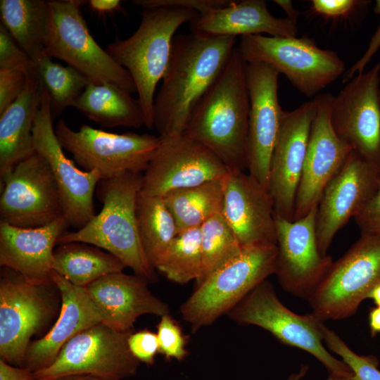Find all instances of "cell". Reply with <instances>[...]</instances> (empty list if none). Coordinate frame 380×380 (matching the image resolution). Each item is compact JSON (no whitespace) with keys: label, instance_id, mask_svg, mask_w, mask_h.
Masks as SVG:
<instances>
[{"label":"cell","instance_id":"obj_1","mask_svg":"<svg viewBox=\"0 0 380 380\" xmlns=\"http://www.w3.org/2000/svg\"><path fill=\"white\" fill-rule=\"evenodd\" d=\"M236 37L194 32L175 35L169 63L153 104L159 136L184 134L190 117L224 68Z\"/></svg>","mask_w":380,"mask_h":380},{"label":"cell","instance_id":"obj_2","mask_svg":"<svg viewBox=\"0 0 380 380\" xmlns=\"http://www.w3.org/2000/svg\"><path fill=\"white\" fill-rule=\"evenodd\" d=\"M246 65L236 45L222 73L194 110L183 134L211 151L230 172L248 168Z\"/></svg>","mask_w":380,"mask_h":380},{"label":"cell","instance_id":"obj_3","mask_svg":"<svg viewBox=\"0 0 380 380\" xmlns=\"http://www.w3.org/2000/svg\"><path fill=\"white\" fill-rule=\"evenodd\" d=\"M142 176L127 172L100 180L96 194L101 210L81 229L61 234L56 246L70 242L93 245L118 258L134 274L149 283L157 281L156 270L146 256L138 231L137 201Z\"/></svg>","mask_w":380,"mask_h":380},{"label":"cell","instance_id":"obj_4","mask_svg":"<svg viewBox=\"0 0 380 380\" xmlns=\"http://www.w3.org/2000/svg\"><path fill=\"white\" fill-rule=\"evenodd\" d=\"M200 14L177 7L144 8L137 30L129 37L115 39L106 51L129 73L144 116V126L153 127L156 89L167 70L177 29Z\"/></svg>","mask_w":380,"mask_h":380},{"label":"cell","instance_id":"obj_5","mask_svg":"<svg viewBox=\"0 0 380 380\" xmlns=\"http://www.w3.org/2000/svg\"><path fill=\"white\" fill-rule=\"evenodd\" d=\"M277 245L243 247L205 277L182 304V319L196 333L232 310L258 284L275 274Z\"/></svg>","mask_w":380,"mask_h":380},{"label":"cell","instance_id":"obj_6","mask_svg":"<svg viewBox=\"0 0 380 380\" xmlns=\"http://www.w3.org/2000/svg\"><path fill=\"white\" fill-rule=\"evenodd\" d=\"M51 281L37 284L1 267L0 278V356L22 367L31 338L58 317L61 300Z\"/></svg>","mask_w":380,"mask_h":380},{"label":"cell","instance_id":"obj_7","mask_svg":"<svg viewBox=\"0 0 380 380\" xmlns=\"http://www.w3.org/2000/svg\"><path fill=\"white\" fill-rule=\"evenodd\" d=\"M237 46L247 63L272 66L308 97L316 96L345 70L344 62L336 52L319 48L307 36H243Z\"/></svg>","mask_w":380,"mask_h":380},{"label":"cell","instance_id":"obj_8","mask_svg":"<svg viewBox=\"0 0 380 380\" xmlns=\"http://www.w3.org/2000/svg\"><path fill=\"white\" fill-rule=\"evenodd\" d=\"M227 315L239 324L259 327L281 343L306 351L317 358L329 374L353 373L343 360L326 348L321 328L324 322L312 313L298 315L286 308L267 279L248 293Z\"/></svg>","mask_w":380,"mask_h":380},{"label":"cell","instance_id":"obj_9","mask_svg":"<svg viewBox=\"0 0 380 380\" xmlns=\"http://www.w3.org/2000/svg\"><path fill=\"white\" fill-rule=\"evenodd\" d=\"M50 15L45 52L50 58L66 62L92 82L113 84L136 93L128 71L94 39L81 13L84 2L78 0L47 1Z\"/></svg>","mask_w":380,"mask_h":380},{"label":"cell","instance_id":"obj_10","mask_svg":"<svg viewBox=\"0 0 380 380\" xmlns=\"http://www.w3.org/2000/svg\"><path fill=\"white\" fill-rule=\"evenodd\" d=\"M380 283V236L361 234L308 299L320 322L353 315L369 293Z\"/></svg>","mask_w":380,"mask_h":380},{"label":"cell","instance_id":"obj_11","mask_svg":"<svg viewBox=\"0 0 380 380\" xmlns=\"http://www.w3.org/2000/svg\"><path fill=\"white\" fill-rule=\"evenodd\" d=\"M54 129L63 149L85 171H96L101 180L127 172L144 173L160 142L159 136L111 133L87 125L75 131L63 120Z\"/></svg>","mask_w":380,"mask_h":380},{"label":"cell","instance_id":"obj_12","mask_svg":"<svg viewBox=\"0 0 380 380\" xmlns=\"http://www.w3.org/2000/svg\"><path fill=\"white\" fill-rule=\"evenodd\" d=\"M131 331L114 330L103 323L70 339L48 367L34 373L37 379L88 375L99 380H125L135 376L140 362L131 353Z\"/></svg>","mask_w":380,"mask_h":380},{"label":"cell","instance_id":"obj_13","mask_svg":"<svg viewBox=\"0 0 380 380\" xmlns=\"http://www.w3.org/2000/svg\"><path fill=\"white\" fill-rule=\"evenodd\" d=\"M52 120L49 95L42 86V101L33 127L34 151L49 165L58 186L63 216L69 226L77 230L96 215L94 193L101 177L96 171L80 170L66 157Z\"/></svg>","mask_w":380,"mask_h":380},{"label":"cell","instance_id":"obj_14","mask_svg":"<svg viewBox=\"0 0 380 380\" xmlns=\"http://www.w3.org/2000/svg\"><path fill=\"white\" fill-rule=\"evenodd\" d=\"M1 186V222L30 229L64 217L51 170L36 152L18 163Z\"/></svg>","mask_w":380,"mask_h":380},{"label":"cell","instance_id":"obj_15","mask_svg":"<svg viewBox=\"0 0 380 380\" xmlns=\"http://www.w3.org/2000/svg\"><path fill=\"white\" fill-rule=\"evenodd\" d=\"M380 63L348 81L331 104L338 137L352 150L380 167Z\"/></svg>","mask_w":380,"mask_h":380},{"label":"cell","instance_id":"obj_16","mask_svg":"<svg viewBox=\"0 0 380 380\" xmlns=\"http://www.w3.org/2000/svg\"><path fill=\"white\" fill-rule=\"evenodd\" d=\"M159 137L160 144L143 173L141 194L163 197L175 190L220 179L229 172L211 151L186 136Z\"/></svg>","mask_w":380,"mask_h":380},{"label":"cell","instance_id":"obj_17","mask_svg":"<svg viewBox=\"0 0 380 380\" xmlns=\"http://www.w3.org/2000/svg\"><path fill=\"white\" fill-rule=\"evenodd\" d=\"M317 207L294 221L275 216V275L282 289L308 300L330 270L334 260L319 249L316 234Z\"/></svg>","mask_w":380,"mask_h":380},{"label":"cell","instance_id":"obj_18","mask_svg":"<svg viewBox=\"0 0 380 380\" xmlns=\"http://www.w3.org/2000/svg\"><path fill=\"white\" fill-rule=\"evenodd\" d=\"M380 186V167L352 151L325 187L317 205L318 247L327 255L336 233L355 217Z\"/></svg>","mask_w":380,"mask_h":380},{"label":"cell","instance_id":"obj_19","mask_svg":"<svg viewBox=\"0 0 380 380\" xmlns=\"http://www.w3.org/2000/svg\"><path fill=\"white\" fill-rule=\"evenodd\" d=\"M279 75L267 64L247 63L250 99L247 170L268 191L271 157L284 113L278 99Z\"/></svg>","mask_w":380,"mask_h":380},{"label":"cell","instance_id":"obj_20","mask_svg":"<svg viewBox=\"0 0 380 380\" xmlns=\"http://www.w3.org/2000/svg\"><path fill=\"white\" fill-rule=\"evenodd\" d=\"M315 99L284 111L272 151L269 192L275 216L293 221L298 189L303 169L312 122Z\"/></svg>","mask_w":380,"mask_h":380},{"label":"cell","instance_id":"obj_21","mask_svg":"<svg viewBox=\"0 0 380 380\" xmlns=\"http://www.w3.org/2000/svg\"><path fill=\"white\" fill-rule=\"evenodd\" d=\"M334 96L327 93L314 98L316 111L297 191L293 221L317 207L325 187L353 151L338 137L331 125L330 110Z\"/></svg>","mask_w":380,"mask_h":380},{"label":"cell","instance_id":"obj_22","mask_svg":"<svg viewBox=\"0 0 380 380\" xmlns=\"http://www.w3.org/2000/svg\"><path fill=\"white\" fill-rule=\"evenodd\" d=\"M222 183V214L241 246L276 245L275 214L270 192L246 172L229 171Z\"/></svg>","mask_w":380,"mask_h":380},{"label":"cell","instance_id":"obj_23","mask_svg":"<svg viewBox=\"0 0 380 380\" xmlns=\"http://www.w3.org/2000/svg\"><path fill=\"white\" fill-rule=\"evenodd\" d=\"M148 284L139 276L119 272L105 275L85 289L101 317V323L127 332L132 331L140 316L170 314L168 305L151 293Z\"/></svg>","mask_w":380,"mask_h":380},{"label":"cell","instance_id":"obj_24","mask_svg":"<svg viewBox=\"0 0 380 380\" xmlns=\"http://www.w3.org/2000/svg\"><path fill=\"white\" fill-rule=\"evenodd\" d=\"M51 280L61 296V311L50 329L30 344L23 366L33 373L50 366L63 347L84 330L101 322L85 287L77 286L53 271Z\"/></svg>","mask_w":380,"mask_h":380},{"label":"cell","instance_id":"obj_25","mask_svg":"<svg viewBox=\"0 0 380 380\" xmlns=\"http://www.w3.org/2000/svg\"><path fill=\"white\" fill-rule=\"evenodd\" d=\"M70 227L64 217L25 229L0 221V265L37 284L51 282L54 246Z\"/></svg>","mask_w":380,"mask_h":380},{"label":"cell","instance_id":"obj_26","mask_svg":"<svg viewBox=\"0 0 380 380\" xmlns=\"http://www.w3.org/2000/svg\"><path fill=\"white\" fill-rule=\"evenodd\" d=\"M191 32L213 37L257 35L296 37V23L276 18L263 0L232 1L227 6L200 15L190 23Z\"/></svg>","mask_w":380,"mask_h":380},{"label":"cell","instance_id":"obj_27","mask_svg":"<svg viewBox=\"0 0 380 380\" xmlns=\"http://www.w3.org/2000/svg\"><path fill=\"white\" fill-rule=\"evenodd\" d=\"M42 94V83L34 69L20 96L0 114L1 182L18 163L35 152L33 127Z\"/></svg>","mask_w":380,"mask_h":380},{"label":"cell","instance_id":"obj_28","mask_svg":"<svg viewBox=\"0 0 380 380\" xmlns=\"http://www.w3.org/2000/svg\"><path fill=\"white\" fill-rule=\"evenodd\" d=\"M72 107L104 127L140 128L144 125L138 99L116 84L90 82Z\"/></svg>","mask_w":380,"mask_h":380},{"label":"cell","instance_id":"obj_29","mask_svg":"<svg viewBox=\"0 0 380 380\" xmlns=\"http://www.w3.org/2000/svg\"><path fill=\"white\" fill-rule=\"evenodd\" d=\"M2 25L34 64L44 56L51 15L47 1L1 0Z\"/></svg>","mask_w":380,"mask_h":380},{"label":"cell","instance_id":"obj_30","mask_svg":"<svg viewBox=\"0 0 380 380\" xmlns=\"http://www.w3.org/2000/svg\"><path fill=\"white\" fill-rule=\"evenodd\" d=\"M125 267L111 253L86 243L60 244L53 252V271L77 286L85 287L105 275L122 272Z\"/></svg>","mask_w":380,"mask_h":380},{"label":"cell","instance_id":"obj_31","mask_svg":"<svg viewBox=\"0 0 380 380\" xmlns=\"http://www.w3.org/2000/svg\"><path fill=\"white\" fill-rule=\"evenodd\" d=\"M162 198L175 220L178 233L201 227L210 217L222 213V179L175 190Z\"/></svg>","mask_w":380,"mask_h":380},{"label":"cell","instance_id":"obj_32","mask_svg":"<svg viewBox=\"0 0 380 380\" xmlns=\"http://www.w3.org/2000/svg\"><path fill=\"white\" fill-rule=\"evenodd\" d=\"M136 213L144 251L155 268L178 234L175 220L162 197L148 196L141 193L137 198Z\"/></svg>","mask_w":380,"mask_h":380},{"label":"cell","instance_id":"obj_33","mask_svg":"<svg viewBox=\"0 0 380 380\" xmlns=\"http://www.w3.org/2000/svg\"><path fill=\"white\" fill-rule=\"evenodd\" d=\"M155 268L177 284L197 281L202 272L200 227L178 233Z\"/></svg>","mask_w":380,"mask_h":380},{"label":"cell","instance_id":"obj_34","mask_svg":"<svg viewBox=\"0 0 380 380\" xmlns=\"http://www.w3.org/2000/svg\"><path fill=\"white\" fill-rule=\"evenodd\" d=\"M42 85L47 91L53 116L59 115L92 82L87 76L72 66H63L48 56L35 64Z\"/></svg>","mask_w":380,"mask_h":380},{"label":"cell","instance_id":"obj_35","mask_svg":"<svg viewBox=\"0 0 380 380\" xmlns=\"http://www.w3.org/2000/svg\"><path fill=\"white\" fill-rule=\"evenodd\" d=\"M202 272L200 283L205 277L236 255L242 250L235 233L222 213L207 220L200 227Z\"/></svg>","mask_w":380,"mask_h":380},{"label":"cell","instance_id":"obj_36","mask_svg":"<svg viewBox=\"0 0 380 380\" xmlns=\"http://www.w3.org/2000/svg\"><path fill=\"white\" fill-rule=\"evenodd\" d=\"M327 348L338 355L351 369L357 380H380L378 360L374 355H359L353 351L333 330L321 326Z\"/></svg>","mask_w":380,"mask_h":380},{"label":"cell","instance_id":"obj_37","mask_svg":"<svg viewBox=\"0 0 380 380\" xmlns=\"http://www.w3.org/2000/svg\"><path fill=\"white\" fill-rule=\"evenodd\" d=\"M159 353L167 360H184L189 353L186 350L188 337L185 336L179 323L170 314L160 317L156 332Z\"/></svg>","mask_w":380,"mask_h":380},{"label":"cell","instance_id":"obj_38","mask_svg":"<svg viewBox=\"0 0 380 380\" xmlns=\"http://www.w3.org/2000/svg\"><path fill=\"white\" fill-rule=\"evenodd\" d=\"M19 69L30 73L35 65L6 27L0 25V70Z\"/></svg>","mask_w":380,"mask_h":380},{"label":"cell","instance_id":"obj_39","mask_svg":"<svg viewBox=\"0 0 380 380\" xmlns=\"http://www.w3.org/2000/svg\"><path fill=\"white\" fill-rule=\"evenodd\" d=\"M30 73L19 69L0 70V114L20 96Z\"/></svg>","mask_w":380,"mask_h":380},{"label":"cell","instance_id":"obj_40","mask_svg":"<svg viewBox=\"0 0 380 380\" xmlns=\"http://www.w3.org/2000/svg\"><path fill=\"white\" fill-rule=\"evenodd\" d=\"M128 347L133 356L140 362L152 365L159 353L156 333L143 329L132 333L128 338Z\"/></svg>","mask_w":380,"mask_h":380},{"label":"cell","instance_id":"obj_41","mask_svg":"<svg viewBox=\"0 0 380 380\" xmlns=\"http://www.w3.org/2000/svg\"><path fill=\"white\" fill-rule=\"evenodd\" d=\"M369 2L361 0H312L310 4L315 13L327 18L338 19L365 8Z\"/></svg>","mask_w":380,"mask_h":380},{"label":"cell","instance_id":"obj_42","mask_svg":"<svg viewBox=\"0 0 380 380\" xmlns=\"http://www.w3.org/2000/svg\"><path fill=\"white\" fill-rule=\"evenodd\" d=\"M230 0H135L133 3L144 8L177 7L194 10L200 15L227 6Z\"/></svg>","mask_w":380,"mask_h":380},{"label":"cell","instance_id":"obj_43","mask_svg":"<svg viewBox=\"0 0 380 380\" xmlns=\"http://www.w3.org/2000/svg\"><path fill=\"white\" fill-rule=\"evenodd\" d=\"M354 219L361 234L380 236V186Z\"/></svg>","mask_w":380,"mask_h":380},{"label":"cell","instance_id":"obj_44","mask_svg":"<svg viewBox=\"0 0 380 380\" xmlns=\"http://www.w3.org/2000/svg\"><path fill=\"white\" fill-rule=\"evenodd\" d=\"M34 373L19 366H12L5 360H0V380H34Z\"/></svg>","mask_w":380,"mask_h":380},{"label":"cell","instance_id":"obj_45","mask_svg":"<svg viewBox=\"0 0 380 380\" xmlns=\"http://www.w3.org/2000/svg\"><path fill=\"white\" fill-rule=\"evenodd\" d=\"M93 11L99 13H111L120 8L119 0H90L87 1Z\"/></svg>","mask_w":380,"mask_h":380},{"label":"cell","instance_id":"obj_46","mask_svg":"<svg viewBox=\"0 0 380 380\" xmlns=\"http://www.w3.org/2000/svg\"><path fill=\"white\" fill-rule=\"evenodd\" d=\"M369 326L372 337L380 334V307L372 308L369 313Z\"/></svg>","mask_w":380,"mask_h":380},{"label":"cell","instance_id":"obj_47","mask_svg":"<svg viewBox=\"0 0 380 380\" xmlns=\"http://www.w3.org/2000/svg\"><path fill=\"white\" fill-rule=\"evenodd\" d=\"M279 7H281L287 14V18L293 23H296L299 16L298 11L294 8L293 3L289 0H275L274 1Z\"/></svg>","mask_w":380,"mask_h":380},{"label":"cell","instance_id":"obj_48","mask_svg":"<svg viewBox=\"0 0 380 380\" xmlns=\"http://www.w3.org/2000/svg\"><path fill=\"white\" fill-rule=\"evenodd\" d=\"M375 303L376 306L380 307V283L376 284L369 293L367 298Z\"/></svg>","mask_w":380,"mask_h":380},{"label":"cell","instance_id":"obj_49","mask_svg":"<svg viewBox=\"0 0 380 380\" xmlns=\"http://www.w3.org/2000/svg\"><path fill=\"white\" fill-rule=\"evenodd\" d=\"M34 380H99L91 376L88 375H77V376H62L51 379H34Z\"/></svg>","mask_w":380,"mask_h":380},{"label":"cell","instance_id":"obj_50","mask_svg":"<svg viewBox=\"0 0 380 380\" xmlns=\"http://www.w3.org/2000/svg\"><path fill=\"white\" fill-rule=\"evenodd\" d=\"M308 370L307 365H302L300 370L297 372L291 374L287 380H300L304 377Z\"/></svg>","mask_w":380,"mask_h":380},{"label":"cell","instance_id":"obj_51","mask_svg":"<svg viewBox=\"0 0 380 380\" xmlns=\"http://www.w3.org/2000/svg\"><path fill=\"white\" fill-rule=\"evenodd\" d=\"M327 380H357L353 373L346 375L329 374Z\"/></svg>","mask_w":380,"mask_h":380},{"label":"cell","instance_id":"obj_52","mask_svg":"<svg viewBox=\"0 0 380 380\" xmlns=\"http://www.w3.org/2000/svg\"><path fill=\"white\" fill-rule=\"evenodd\" d=\"M379 101H380V91H379Z\"/></svg>","mask_w":380,"mask_h":380}]
</instances>
